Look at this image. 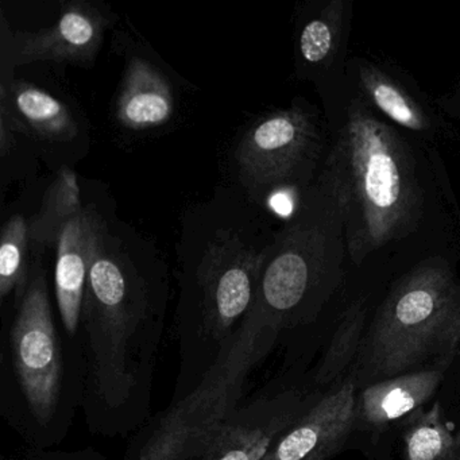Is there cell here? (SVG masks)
<instances>
[{"label": "cell", "instance_id": "1", "mask_svg": "<svg viewBox=\"0 0 460 460\" xmlns=\"http://www.w3.org/2000/svg\"><path fill=\"white\" fill-rule=\"evenodd\" d=\"M322 168L335 187L355 266L421 222L425 192L411 144L355 93L341 110Z\"/></svg>", "mask_w": 460, "mask_h": 460}, {"label": "cell", "instance_id": "2", "mask_svg": "<svg viewBox=\"0 0 460 460\" xmlns=\"http://www.w3.org/2000/svg\"><path fill=\"white\" fill-rule=\"evenodd\" d=\"M460 347V284L443 258L401 277L376 309L359 349L360 374L393 378L448 366Z\"/></svg>", "mask_w": 460, "mask_h": 460}, {"label": "cell", "instance_id": "3", "mask_svg": "<svg viewBox=\"0 0 460 460\" xmlns=\"http://www.w3.org/2000/svg\"><path fill=\"white\" fill-rule=\"evenodd\" d=\"M346 252L338 195L320 168L314 184L297 196L289 222L274 236L252 305L281 324L338 279Z\"/></svg>", "mask_w": 460, "mask_h": 460}, {"label": "cell", "instance_id": "4", "mask_svg": "<svg viewBox=\"0 0 460 460\" xmlns=\"http://www.w3.org/2000/svg\"><path fill=\"white\" fill-rule=\"evenodd\" d=\"M279 323L252 305L192 394L166 411L138 460H192L236 413L250 371L271 346Z\"/></svg>", "mask_w": 460, "mask_h": 460}, {"label": "cell", "instance_id": "5", "mask_svg": "<svg viewBox=\"0 0 460 460\" xmlns=\"http://www.w3.org/2000/svg\"><path fill=\"white\" fill-rule=\"evenodd\" d=\"M146 297L138 270L104 223L93 249L82 317L93 347L96 387L106 400H123L136 384L131 357Z\"/></svg>", "mask_w": 460, "mask_h": 460}, {"label": "cell", "instance_id": "6", "mask_svg": "<svg viewBox=\"0 0 460 460\" xmlns=\"http://www.w3.org/2000/svg\"><path fill=\"white\" fill-rule=\"evenodd\" d=\"M330 142L316 110L295 104L257 120L235 150L242 185L252 199L285 190L298 195L316 180Z\"/></svg>", "mask_w": 460, "mask_h": 460}, {"label": "cell", "instance_id": "7", "mask_svg": "<svg viewBox=\"0 0 460 460\" xmlns=\"http://www.w3.org/2000/svg\"><path fill=\"white\" fill-rule=\"evenodd\" d=\"M273 239L257 243L249 228L234 226H222L207 239L192 276L207 331L226 338L249 314Z\"/></svg>", "mask_w": 460, "mask_h": 460}, {"label": "cell", "instance_id": "8", "mask_svg": "<svg viewBox=\"0 0 460 460\" xmlns=\"http://www.w3.org/2000/svg\"><path fill=\"white\" fill-rule=\"evenodd\" d=\"M13 355L26 402L40 424L55 416L60 400L61 359L47 277L31 271L12 330Z\"/></svg>", "mask_w": 460, "mask_h": 460}, {"label": "cell", "instance_id": "9", "mask_svg": "<svg viewBox=\"0 0 460 460\" xmlns=\"http://www.w3.org/2000/svg\"><path fill=\"white\" fill-rule=\"evenodd\" d=\"M110 21L102 10L85 2H71L49 28L12 36L14 66L56 61L88 66L95 61Z\"/></svg>", "mask_w": 460, "mask_h": 460}, {"label": "cell", "instance_id": "10", "mask_svg": "<svg viewBox=\"0 0 460 460\" xmlns=\"http://www.w3.org/2000/svg\"><path fill=\"white\" fill-rule=\"evenodd\" d=\"M305 413L293 393L239 408L192 460H262Z\"/></svg>", "mask_w": 460, "mask_h": 460}, {"label": "cell", "instance_id": "11", "mask_svg": "<svg viewBox=\"0 0 460 460\" xmlns=\"http://www.w3.org/2000/svg\"><path fill=\"white\" fill-rule=\"evenodd\" d=\"M355 427V384L346 381L306 409L262 460H330Z\"/></svg>", "mask_w": 460, "mask_h": 460}, {"label": "cell", "instance_id": "12", "mask_svg": "<svg viewBox=\"0 0 460 460\" xmlns=\"http://www.w3.org/2000/svg\"><path fill=\"white\" fill-rule=\"evenodd\" d=\"M354 93L376 114L402 130L433 138L440 130L438 110L402 77L366 58L351 61Z\"/></svg>", "mask_w": 460, "mask_h": 460}, {"label": "cell", "instance_id": "13", "mask_svg": "<svg viewBox=\"0 0 460 460\" xmlns=\"http://www.w3.org/2000/svg\"><path fill=\"white\" fill-rule=\"evenodd\" d=\"M104 223L95 209L84 207L64 226L56 242V297L64 327L71 335L79 330L93 249Z\"/></svg>", "mask_w": 460, "mask_h": 460}, {"label": "cell", "instance_id": "14", "mask_svg": "<svg viewBox=\"0 0 460 460\" xmlns=\"http://www.w3.org/2000/svg\"><path fill=\"white\" fill-rule=\"evenodd\" d=\"M351 20L349 0H327L308 13L297 34L300 75L319 82L333 69L346 66Z\"/></svg>", "mask_w": 460, "mask_h": 460}, {"label": "cell", "instance_id": "15", "mask_svg": "<svg viewBox=\"0 0 460 460\" xmlns=\"http://www.w3.org/2000/svg\"><path fill=\"white\" fill-rule=\"evenodd\" d=\"M447 367L432 366L368 385L357 400V425L384 429L419 411L440 386Z\"/></svg>", "mask_w": 460, "mask_h": 460}, {"label": "cell", "instance_id": "16", "mask_svg": "<svg viewBox=\"0 0 460 460\" xmlns=\"http://www.w3.org/2000/svg\"><path fill=\"white\" fill-rule=\"evenodd\" d=\"M115 111L118 122L128 130H149L165 125L174 112L168 80L149 61L131 58Z\"/></svg>", "mask_w": 460, "mask_h": 460}, {"label": "cell", "instance_id": "17", "mask_svg": "<svg viewBox=\"0 0 460 460\" xmlns=\"http://www.w3.org/2000/svg\"><path fill=\"white\" fill-rule=\"evenodd\" d=\"M0 110L12 115L17 130L22 133L56 142L76 137L77 123L68 106L25 80L0 85Z\"/></svg>", "mask_w": 460, "mask_h": 460}, {"label": "cell", "instance_id": "18", "mask_svg": "<svg viewBox=\"0 0 460 460\" xmlns=\"http://www.w3.org/2000/svg\"><path fill=\"white\" fill-rule=\"evenodd\" d=\"M83 208L76 173L63 166L48 188L41 208L29 222L31 241L39 247L53 246L64 226Z\"/></svg>", "mask_w": 460, "mask_h": 460}, {"label": "cell", "instance_id": "19", "mask_svg": "<svg viewBox=\"0 0 460 460\" xmlns=\"http://www.w3.org/2000/svg\"><path fill=\"white\" fill-rule=\"evenodd\" d=\"M405 460H449L456 440L441 419L440 402L432 408L413 411L403 424Z\"/></svg>", "mask_w": 460, "mask_h": 460}, {"label": "cell", "instance_id": "20", "mask_svg": "<svg viewBox=\"0 0 460 460\" xmlns=\"http://www.w3.org/2000/svg\"><path fill=\"white\" fill-rule=\"evenodd\" d=\"M31 242L29 222L23 215H13L2 228L0 241V297L15 293L18 303L28 289L31 271L28 247Z\"/></svg>", "mask_w": 460, "mask_h": 460}, {"label": "cell", "instance_id": "21", "mask_svg": "<svg viewBox=\"0 0 460 460\" xmlns=\"http://www.w3.org/2000/svg\"><path fill=\"white\" fill-rule=\"evenodd\" d=\"M366 320L365 301L358 300L347 309L341 319V327L336 331L330 349L323 360L317 376L320 384L332 381L349 365L355 352L360 349L363 324Z\"/></svg>", "mask_w": 460, "mask_h": 460}, {"label": "cell", "instance_id": "22", "mask_svg": "<svg viewBox=\"0 0 460 460\" xmlns=\"http://www.w3.org/2000/svg\"><path fill=\"white\" fill-rule=\"evenodd\" d=\"M436 104H438L441 111L444 114L448 115L452 119L456 120L457 128L460 131V83L457 85L456 90L451 93V95L444 96V98L436 101Z\"/></svg>", "mask_w": 460, "mask_h": 460}, {"label": "cell", "instance_id": "23", "mask_svg": "<svg viewBox=\"0 0 460 460\" xmlns=\"http://www.w3.org/2000/svg\"><path fill=\"white\" fill-rule=\"evenodd\" d=\"M455 440H456V446L460 447V432L459 435L456 436V438H455Z\"/></svg>", "mask_w": 460, "mask_h": 460}]
</instances>
